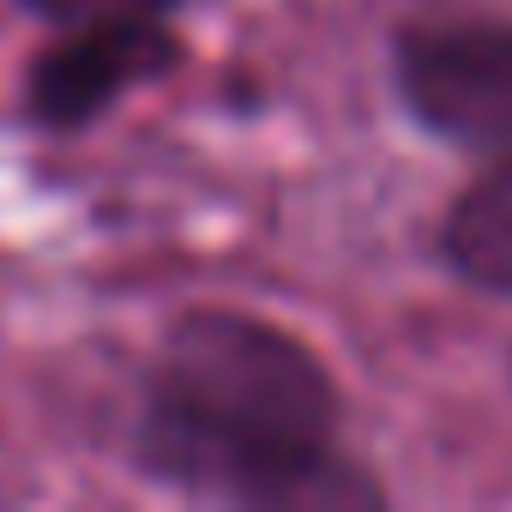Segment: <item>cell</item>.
Segmentation results:
<instances>
[{
  "label": "cell",
  "mask_w": 512,
  "mask_h": 512,
  "mask_svg": "<svg viewBox=\"0 0 512 512\" xmlns=\"http://www.w3.org/2000/svg\"><path fill=\"white\" fill-rule=\"evenodd\" d=\"M338 392L308 344L247 314H187L151 374L139 458L193 494L253 506L374 500L332 458Z\"/></svg>",
  "instance_id": "cell-1"
},
{
  "label": "cell",
  "mask_w": 512,
  "mask_h": 512,
  "mask_svg": "<svg viewBox=\"0 0 512 512\" xmlns=\"http://www.w3.org/2000/svg\"><path fill=\"white\" fill-rule=\"evenodd\" d=\"M398 91L458 145H512V25H422L398 37Z\"/></svg>",
  "instance_id": "cell-2"
},
{
  "label": "cell",
  "mask_w": 512,
  "mask_h": 512,
  "mask_svg": "<svg viewBox=\"0 0 512 512\" xmlns=\"http://www.w3.org/2000/svg\"><path fill=\"white\" fill-rule=\"evenodd\" d=\"M175 61H181V43L157 19H139V13L133 19H91L67 43L43 49L31 61L25 103L43 127L67 133V127L97 121L121 91L163 79Z\"/></svg>",
  "instance_id": "cell-3"
},
{
  "label": "cell",
  "mask_w": 512,
  "mask_h": 512,
  "mask_svg": "<svg viewBox=\"0 0 512 512\" xmlns=\"http://www.w3.org/2000/svg\"><path fill=\"white\" fill-rule=\"evenodd\" d=\"M446 260L488 290H512V163L482 175L446 217Z\"/></svg>",
  "instance_id": "cell-4"
},
{
  "label": "cell",
  "mask_w": 512,
  "mask_h": 512,
  "mask_svg": "<svg viewBox=\"0 0 512 512\" xmlns=\"http://www.w3.org/2000/svg\"><path fill=\"white\" fill-rule=\"evenodd\" d=\"M31 13L43 19H67V25H91V19H151V13H169V7H187V0H25Z\"/></svg>",
  "instance_id": "cell-5"
}]
</instances>
